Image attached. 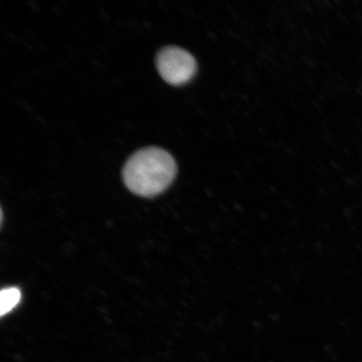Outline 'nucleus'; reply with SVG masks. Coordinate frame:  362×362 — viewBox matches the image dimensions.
<instances>
[{"label": "nucleus", "mask_w": 362, "mask_h": 362, "mask_svg": "<svg viewBox=\"0 0 362 362\" xmlns=\"http://www.w3.org/2000/svg\"><path fill=\"white\" fill-rule=\"evenodd\" d=\"M177 173L174 158L165 149L147 147L131 156L123 170V178L130 192L143 197L164 192Z\"/></svg>", "instance_id": "f257e3e1"}, {"label": "nucleus", "mask_w": 362, "mask_h": 362, "mask_svg": "<svg viewBox=\"0 0 362 362\" xmlns=\"http://www.w3.org/2000/svg\"><path fill=\"white\" fill-rule=\"evenodd\" d=\"M21 298L20 289L17 288H4L0 293V315L4 316L19 304Z\"/></svg>", "instance_id": "7ed1b4c3"}, {"label": "nucleus", "mask_w": 362, "mask_h": 362, "mask_svg": "<svg viewBox=\"0 0 362 362\" xmlns=\"http://www.w3.org/2000/svg\"><path fill=\"white\" fill-rule=\"evenodd\" d=\"M158 74L166 83L181 86L189 83L197 74V63L191 53L178 47H165L157 53Z\"/></svg>", "instance_id": "f03ea898"}]
</instances>
